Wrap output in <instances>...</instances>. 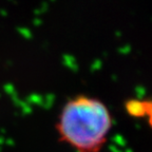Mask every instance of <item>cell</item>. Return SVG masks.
I'll use <instances>...</instances> for the list:
<instances>
[{
    "mask_svg": "<svg viewBox=\"0 0 152 152\" xmlns=\"http://www.w3.org/2000/svg\"><path fill=\"white\" fill-rule=\"evenodd\" d=\"M113 125L111 111L98 97L78 94L69 98L56 123L59 140L76 152H99Z\"/></svg>",
    "mask_w": 152,
    "mask_h": 152,
    "instance_id": "obj_1",
    "label": "cell"
},
{
    "mask_svg": "<svg viewBox=\"0 0 152 152\" xmlns=\"http://www.w3.org/2000/svg\"><path fill=\"white\" fill-rule=\"evenodd\" d=\"M152 106L151 99L132 97L128 98L124 102L125 112L132 118H144L147 117Z\"/></svg>",
    "mask_w": 152,
    "mask_h": 152,
    "instance_id": "obj_2",
    "label": "cell"
},
{
    "mask_svg": "<svg viewBox=\"0 0 152 152\" xmlns=\"http://www.w3.org/2000/svg\"><path fill=\"white\" fill-rule=\"evenodd\" d=\"M147 119H148V124H149V126L152 128V106H151V109H150L149 113L147 115Z\"/></svg>",
    "mask_w": 152,
    "mask_h": 152,
    "instance_id": "obj_3",
    "label": "cell"
}]
</instances>
